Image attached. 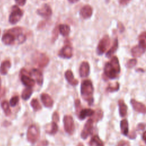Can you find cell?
I'll return each mask as SVG.
<instances>
[{
	"mask_svg": "<svg viewBox=\"0 0 146 146\" xmlns=\"http://www.w3.org/2000/svg\"><path fill=\"white\" fill-rule=\"evenodd\" d=\"M31 75L35 78V80L36 81L38 84H42L43 82V74L40 70L36 68H34L31 71Z\"/></svg>",
	"mask_w": 146,
	"mask_h": 146,
	"instance_id": "17",
	"label": "cell"
},
{
	"mask_svg": "<svg viewBox=\"0 0 146 146\" xmlns=\"http://www.w3.org/2000/svg\"><path fill=\"white\" fill-rule=\"evenodd\" d=\"M144 127H145V125H144V124H139L138 125V128L139 129H144Z\"/></svg>",
	"mask_w": 146,
	"mask_h": 146,
	"instance_id": "41",
	"label": "cell"
},
{
	"mask_svg": "<svg viewBox=\"0 0 146 146\" xmlns=\"http://www.w3.org/2000/svg\"><path fill=\"white\" fill-rule=\"evenodd\" d=\"M117 146H130L129 143L127 141L121 140L117 144Z\"/></svg>",
	"mask_w": 146,
	"mask_h": 146,
	"instance_id": "36",
	"label": "cell"
},
{
	"mask_svg": "<svg viewBox=\"0 0 146 146\" xmlns=\"http://www.w3.org/2000/svg\"><path fill=\"white\" fill-rule=\"evenodd\" d=\"M34 62L39 67L43 68L49 63V58L45 54L42 53H37L33 57Z\"/></svg>",
	"mask_w": 146,
	"mask_h": 146,
	"instance_id": "7",
	"label": "cell"
},
{
	"mask_svg": "<svg viewBox=\"0 0 146 146\" xmlns=\"http://www.w3.org/2000/svg\"><path fill=\"white\" fill-rule=\"evenodd\" d=\"M144 141H145V143H146V140H144Z\"/></svg>",
	"mask_w": 146,
	"mask_h": 146,
	"instance_id": "47",
	"label": "cell"
},
{
	"mask_svg": "<svg viewBox=\"0 0 146 146\" xmlns=\"http://www.w3.org/2000/svg\"><path fill=\"white\" fill-rule=\"evenodd\" d=\"M15 2L18 5L23 6L25 5L26 2V0H15Z\"/></svg>",
	"mask_w": 146,
	"mask_h": 146,
	"instance_id": "38",
	"label": "cell"
},
{
	"mask_svg": "<svg viewBox=\"0 0 146 146\" xmlns=\"http://www.w3.org/2000/svg\"><path fill=\"white\" fill-rule=\"evenodd\" d=\"M120 71V67L118 58L114 56L111 58L110 62L106 63L104 68V74L110 79H115L117 77Z\"/></svg>",
	"mask_w": 146,
	"mask_h": 146,
	"instance_id": "1",
	"label": "cell"
},
{
	"mask_svg": "<svg viewBox=\"0 0 146 146\" xmlns=\"http://www.w3.org/2000/svg\"><path fill=\"white\" fill-rule=\"evenodd\" d=\"M1 29H0V35H1Z\"/></svg>",
	"mask_w": 146,
	"mask_h": 146,
	"instance_id": "46",
	"label": "cell"
},
{
	"mask_svg": "<svg viewBox=\"0 0 146 146\" xmlns=\"http://www.w3.org/2000/svg\"><path fill=\"white\" fill-rule=\"evenodd\" d=\"M39 136V131L38 128L35 125H30L27 132V140L31 143H35Z\"/></svg>",
	"mask_w": 146,
	"mask_h": 146,
	"instance_id": "5",
	"label": "cell"
},
{
	"mask_svg": "<svg viewBox=\"0 0 146 146\" xmlns=\"http://www.w3.org/2000/svg\"><path fill=\"white\" fill-rule=\"evenodd\" d=\"M33 93V90L31 87H27L25 88L22 93V98L23 100H27L31 96Z\"/></svg>",
	"mask_w": 146,
	"mask_h": 146,
	"instance_id": "27",
	"label": "cell"
},
{
	"mask_svg": "<svg viewBox=\"0 0 146 146\" xmlns=\"http://www.w3.org/2000/svg\"><path fill=\"white\" fill-rule=\"evenodd\" d=\"M21 79L22 83L27 87H32L35 85L34 80L27 75V72L25 69H22L21 71Z\"/></svg>",
	"mask_w": 146,
	"mask_h": 146,
	"instance_id": "9",
	"label": "cell"
},
{
	"mask_svg": "<svg viewBox=\"0 0 146 146\" xmlns=\"http://www.w3.org/2000/svg\"><path fill=\"white\" fill-rule=\"evenodd\" d=\"M119 84L118 83H116V84H115V86H109L107 88V90L109 92H114V91H116L119 90Z\"/></svg>",
	"mask_w": 146,
	"mask_h": 146,
	"instance_id": "34",
	"label": "cell"
},
{
	"mask_svg": "<svg viewBox=\"0 0 146 146\" xmlns=\"http://www.w3.org/2000/svg\"><path fill=\"white\" fill-rule=\"evenodd\" d=\"M11 67V63L9 60H6L3 62H2L0 66V73L2 75H6L9 69Z\"/></svg>",
	"mask_w": 146,
	"mask_h": 146,
	"instance_id": "23",
	"label": "cell"
},
{
	"mask_svg": "<svg viewBox=\"0 0 146 146\" xmlns=\"http://www.w3.org/2000/svg\"><path fill=\"white\" fill-rule=\"evenodd\" d=\"M119 43H118V39L117 38H116L113 41V44L111 46V47L108 50V51L106 52V56L107 58H110L112 56V55L116 51V50L118 48Z\"/></svg>",
	"mask_w": 146,
	"mask_h": 146,
	"instance_id": "21",
	"label": "cell"
},
{
	"mask_svg": "<svg viewBox=\"0 0 146 146\" xmlns=\"http://www.w3.org/2000/svg\"><path fill=\"white\" fill-rule=\"evenodd\" d=\"M93 115H94V118L92 119L93 120V121L94 120L98 121V120H99L100 119H102V117L103 116V112L100 110H98L96 111V112L94 113V114Z\"/></svg>",
	"mask_w": 146,
	"mask_h": 146,
	"instance_id": "31",
	"label": "cell"
},
{
	"mask_svg": "<svg viewBox=\"0 0 146 146\" xmlns=\"http://www.w3.org/2000/svg\"><path fill=\"white\" fill-rule=\"evenodd\" d=\"M1 78H0V88H1Z\"/></svg>",
	"mask_w": 146,
	"mask_h": 146,
	"instance_id": "45",
	"label": "cell"
},
{
	"mask_svg": "<svg viewBox=\"0 0 146 146\" xmlns=\"http://www.w3.org/2000/svg\"><path fill=\"white\" fill-rule=\"evenodd\" d=\"M23 15V11L19 9L17 5L12 6L11 11L9 15V21L12 25L18 23Z\"/></svg>",
	"mask_w": 146,
	"mask_h": 146,
	"instance_id": "3",
	"label": "cell"
},
{
	"mask_svg": "<svg viewBox=\"0 0 146 146\" xmlns=\"http://www.w3.org/2000/svg\"><path fill=\"white\" fill-rule=\"evenodd\" d=\"M59 31L63 36H67L70 33V27L67 24H60L58 27Z\"/></svg>",
	"mask_w": 146,
	"mask_h": 146,
	"instance_id": "22",
	"label": "cell"
},
{
	"mask_svg": "<svg viewBox=\"0 0 146 146\" xmlns=\"http://www.w3.org/2000/svg\"><path fill=\"white\" fill-rule=\"evenodd\" d=\"M75 108H76V111L78 114L81 111V104H80V102L79 99H76L75 101Z\"/></svg>",
	"mask_w": 146,
	"mask_h": 146,
	"instance_id": "35",
	"label": "cell"
},
{
	"mask_svg": "<svg viewBox=\"0 0 146 146\" xmlns=\"http://www.w3.org/2000/svg\"><path fill=\"white\" fill-rule=\"evenodd\" d=\"M137 63V60L135 58L129 59L126 63V67L128 68H132L134 67Z\"/></svg>",
	"mask_w": 146,
	"mask_h": 146,
	"instance_id": "32",
	"label": "cell"
},
{
	"mask_svg": "<svg viewBox=\"0 0 146 146\" xmlns=\"http://www.w3.org/2000/svg\"><path fill=\"white\" fill-rule=\"evenodd\" d=\"M139 38H144L146 39V32L141 34V35L139 36Z\"/></svg>",
	"mask_w": 146,
	"mask_h": 146,
	"instance_id": "42",
	"label": "cell"
},
{
	"mask_svg": "<svg viewBox=\"0 0 146 146\" xmlns=\"http://www.w3.org/2000/svg\"><path fill=\"white\" fill-rule=\"evenodd\" d=\"M79 1V0H68L69 2H70L71 3H75L77 2H78Z\"/></svg>",
	"mask_w": 146,
	"mask_h": 146,
	"instance_id": "44",
	"label": "cell"
},
{
	"mask_svg": "<svg viewBox=\"0 0 146 146\" xmlns=\"http://www.w3.org/2000/svg\"><path fill=\"white\" fill-rule=\"evenodd\" d=\"M63 124L65 131L72 135L75 130V124L73 118L70 115H65L63 118Z\"/></svg>",
	"mask_w": 146,
	"mask_h": 146,
	"instance_id": "8",
	"label": "cell"
},
{
	"mask_svg": "<svg viewBox=\"0 0 146 146\" xmlns=\"http://www.w3.org/2000/svg\"><path fill=\"white\" fill-rule=\"evenodd\" d=\"M5 94V90L0 89V98Z\"/></svg>",
	"mask_w": 146,
	"mask_h": 146,
	"instance_id": "40",
	"label": "cell"
},
{
	"mask_svg": "<svg viewBox=\"0 0 146 146\" xmlns=\"http://www.w3.org/2000/svg\"><path fill=\"white\" fill-rule=\"evenodd\" d=\"M120 129L121 133L127 136L128 133V123L126 119H123L120 122Z\"/></svg>",
	"mask_w": 146,
	"mask_h": 146,
	"instance_id": "26",
	"label": "cell"
},
{
	"mask_svg": "<svg viewBox=\"0 0 146 146\" xmlns=\"http://www.w3.org/2000/svg\"><path fill=\"white\" fill-rule=\"evenodd\" d=\"M31 106L33 107V110L35 111H39L41 109V106L39 103L38 100L36 99H33L31 101Z\"/></svg>",
	"mask_w": 146,
	"mask_h": 146,
	"instance_id": "30",
	"label": "cell"
},
{
	"mask_svg": "<svg viewBox=\"0 0 146 146\" xmlns=\"http://www.w3.org/2000/svg\"><path fill=\"white\" fill-rule=\"evenodd\" d=\"M41 100L44 104V106L46 107H51L54 104L53 100L51 97L45 93H43L40 96Z\"/></svg>",
	"mask_w": 146,
	"mask_h": 146,
	"instance_id": "18",
	"label": "cell"
},
{
	"mask_svg": "<svg viewBox=\"0 0 146 146\" xmlns=\"http://www.w3.org/2000/svg\"><path fill=\"white\" fill-rule=\"evenodd\" d=\"M59 114L57 112H55L52 115V120L54 122H56V121H59Z\"/></svg>",
	"mask_w": 146,
	"mask_h": 146,
	"instance_id": "37",
	"label": "cell"
},
{
	"mask_svg": "<svg viewBox=\"0 0 146 146\" xmlns=\"http://www.w3.org/2000/svg\"><path fill=\"white\" fill-rule=\"evenodd\" d=\"M95 113V111L90 108L82 109L79 113V118L80 120L84 119L87 116H91Z\"/></svg>",
	"mask_w": 146,
	"mask_h": 146,
	"instance_id": "20",
	"label": "cell"
},
{
	"mask_svg": "<svg viewBox=\"0 0 146 146\" xmlns=\"http://www.w3.org/2000/svg\"><path fill=\"white\" fill-rule=\"evenodd\" d=\"M1 107L3 109L5 114L6 116H9L11 114V110L10 108L9 104L6 100H4L1 103Z\"/></svg>",
	"mask_w": 146,
	"mask_h": 146,
	"instance_id": "28",
	"label": "cell"
},
{
	"mask_svg": "<svg viewBox=\"0 0 146 146\" xmlns=\"http://www.w3.org/2000/svg\"><path fill=\"white\" fill-rule=\"evenodd\" d=\"M58 129V127L56 122L53 121L50 124V128L48 130L46 131V132L49 134L54 135L57 132Z\"/></svg>",
	"mask_w": 146,
	"mask_h": 146,
	"instance_id": "29",
	"label": "cell"
},
{
	"mask_svg": "<svg viewBox=\"0 0 146 146\" xmlns=\"http://www.w3.org/2000/svg\"><path fill=\"white\" fill-rule=\"evenodd\" d=\"M90 146H104L102 140L98 135L94 136L89 142Z\"/></svg>",
	"mask_w": 146,
	"mask_h": 146,
	"instance_id": "25",
	"label": "cell"
},
{
	"mask_svg": "<svg viewBox=\"0 0 146 146\" xmlns=\"http://www.w3.org/2000/svg\"><path fill=\"white\" fill-rule=\"evenodd\" d=\"M65 78L67 82L72 86H76L78 83V81L74 77L72 72L71 70H67L65 72Z\"/></svg>",
	"mask_w": 146,
	"mask_h": 146,
	"instance_id": "19",
	"label": "cell"
},
{
	"mask_svg": "<svg viewBox=\"0 0 146 146\" xmlns=\"http://www.w3.org/2000/svg\"><path fill=\"white\" fill-rule=\"evenodd\" d=\"M15 39H17L16 36L8 31H7L2 37V41L6 45H11L14 44Z\"/></svg>",
	"mask_w": 146,
	"mask_h": 146,
	"instance_id": "13",
	"label": "cell"
},
{
	"mask_svg": "<svg viewBox=\"0 0 146 146\" xmlns=\"http://www.w3.org/2000/svg\"><path fill=\"white\" fill-rule=\"evenodd\" d=\"M79 74L81 77L88 76L90 74V65L87 62H83L79 68Z\"/></svg>",
	"mask_w": 146,
	"mask_h": 146,
	"instance_id": "16",
	"label": "cell"
},
{
	"mask_svg": "<svg viewBox=\"0 0 146 146\" xmlns=\"http://www.w3.org/2000/svg\"><path fill=\"white\" fill-rule=\"evenodd\" d=\"M36 13L45 19H48L52 15V10L48 5L45 3L43 4L41 7L37 10Z\"/></svg>",
	"mask_w": 146,
	"mask_h": 146,
	"instance_id": "11",
	"label": "cell"
},
{
	"mask_svg": "<svg viewBox=\"0 0 146 146\" xmlns=\"http://www.w3.org/2000/svg\"><path fill=\"white\" fill-rule=\"evenodd\" d=\"M130 1H131V0H120L119 2L122 5H125L127 3H128Z\"/></svg>",
	"mask_w": 146,
	"mask_h": 146,
	"instance_id": "39",
	"label": "cell"
},
{
	"mask_svg": "<svg viewBox=\"0 0 146 146\" xmlns=\"http://www.w3.org/2000/svg\"><path fill=\"white\" fill-rule=\"evenodd\" d=\"M80 15L83 19H88L90 18L93 13L92 7L89 5H84L80 10Z\"/></svg>",
	"mask_w": 146,
	"mask_h": 146,
	"instance_id": "14",
	"label": "cell"
},
{
	"mask_svg": "<svg viewBox=\"0 0 146 146\" xmlns=\"http://www.w3.org/2000/svg\"><path fill=\"white\" fill-rule=\"evenodd\" d=\"M93 123L94 121L92 119H89L87 121L81 132V137L82 139H86L92 133L93 131Z\"/></svg>",
	"mask_w": 146,
	"mask_h": 146,
	"instance_id": "10",
	"label": "cell"
},
{
	"mask_svg": "<svg viewBox=\"0 0 146 146\" xmlns=\"http://www.w3.org/2000/svg\"><path fill=\"white\" fill-rule=\"evenodd\" d=\"M139 44L132 47L131 54L133 57H139L143 54L146 50V42L143 38H139Z\"/></svg>",
	"mask_w": 146,
	"mask_h": 146,
	"instance_id": "4",
	"label": "cell"
},
{
	"mask_svg": "<svg viewBox=\"0 0 146 146\" xmlns=\"http://www.w3.org/2000/svg\"><path fill=\"white\" fill-rule=\"evenodd\" d=\"M19 102V96H14L12 97L10 100V104L12 107H14L17 105Z\"/></svg>",
	"mask_w": 146,
	"mask_h": 146,
	"instance_id": "33",
	"label": "cell"
},
{
	"mask_svg": "<svg viewBox=\"0 0 146 146\" xmlns=\"http://www.w3.org/2000/svg\"><path fill=\"white\" fill-rule=\"evenodd\" d=\"M73 54V51L72 48L71 46L69 45H66L63 46L60 50L59 51L58 53V55L62 58L65 59H69L71 58Z\"/></svg>",
	"mask_w": 146,
	"mask_h": 146,
	"instance_id": "12",
	"label": "cell"
},
{
	"mask_svg": "<svg viewBox=\"0 0 146 146\" xmlns=\"http://www.w3.org/2000/svg\"><path fill=\"white\" fill-rule=\"evenodd\" d=\"M118 105L119 107V114L121 117H124L127 115V106L125 104L123 100H119L118 101Z\"/></svg>",
	"mask_w": 146,
	"mask_h": 146,
	"instance_id": "24",
	"label": "cell"
},
{
	"mask_svg": "<svg viewBox=\"0 0 146 146\" xmlns=\"http://www.w3.org/2000/svg\"><path fill=\"white\" fill-rule=\"evenodd\" d=\"M110 45V39L108 35H104L99 41L97 48H96V52L97 54L99 55H102L105 52V51L107 50L108 47Z\"/></svg>",
	"mask_w": 146,
	"mask_h": 146,
	"instance_id": "6",
	"label": "cell"
},
{
	"mask_svg": "<svg viewBox=\"0 0 146 146\" xmlns=\"http://www.w3.org/2000/svg\"><path fill=\"white\" fill-rule=\"evenodd\" d=\"M143 139L144 140H146V131L143 133Z\"/></svg>",
	"mask_w": 146,
	"mask_h": 146,
	"instance_id": "43",
	"label": "cell"
},
{
	"mask_svg": "<svg viewBox=\"0 0 146 146\" xmlns=\"http://www.w3.org/2000/svg\"><path fill=\"white\" fill-rule=\"evenodd\" d=\"M131 103L135 111L141 113H146V107L143 103L139 102L135 99H131Z\"/></svg>",
	"mask_w": 146,
	"mask_h": 146,
	"instance_id": "15",
	"label": "cell"
},
{
	"mask_svg": "<svg viewBox=\"0 0 146 146\" xmlns=\"http://www.w3.org/2000/svg\"><path fill=\"white\" fill-rule=\"evenodd\" d=\"M80 92L83 99L87 101L89 105H91L94 100V87L90 80H84L82 82Z\"/></svg>",
	"mask_w": 146,
	"mask_h": 146,
	"instance_id": "2",
	"label": "cell"
}]
</instances>
